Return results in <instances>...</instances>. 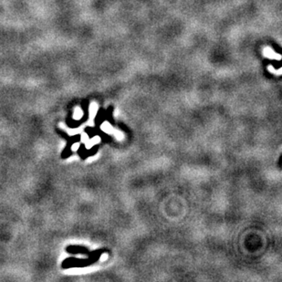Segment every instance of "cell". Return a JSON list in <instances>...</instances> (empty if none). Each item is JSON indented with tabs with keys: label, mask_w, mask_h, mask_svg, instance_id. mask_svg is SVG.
Wrapping results in <instances>:
<instances>
[{
	"label": "cell",
	"mask_w": 282,
	"mask_h": 282,
	"mask_svg": "<svg viewBox=\"0 0 282 282\" xmlns=\"http://www.w3.org/2000/svg\"><path fill=\"white\" fill-rule=\"evenodd\" d=\"M263 54L264 56L268 58V59H278V60H280L281 59V56L280 54H278L276 53L274 50L270 48H265L263 50Z\"/></svg>",
	"instance_id": "obj_1"
},
{
	"label": "cell",
	"mask_w": 282,
	"mask_h": 282,
	"mask_svg": "<svg viewBox=\"0 0 282 282\" xmlns=\"http://www.w3.org/2000/svg\"><path fill=\"white\" fill-rule=\"evenodd\" d=\"M101 129H102L104 132H107V133H112V126H111L109 123H107V122H105L104 124H102Z\"/></svg>",
	"instance_id": "obj_2"
},
{
	"label": "cell",
	"mask_w": 282,
	"mask_h": 282,
	"mask_svg": "<svg viewBox=\"0 0 282 282\" xmlns=\"http://www.w3.org/2000/svg\"><path fill=\"white\" fill-rule=\"evenodd\" d=\"M97 110H98V105L96 103H91V105H90V114H91V116L95 115Z\"/></svg>",
	"instance_id": "obj_3"
},
{
	"label": "cell",
	"mask_w": 282,
	"mask_h": 282,
	"mask_svg": "<svg viewBox=\"0 0 282 282\" xmlns=\"http://www.w3.org/2000/svg\"><path fill=\"white\" fill-rule=\"evenodd\" d=\"M268 70L270 71V72H272V73H275V74H278V75H280L281 74V68H280V69H276V68H274L272 66H268Z\"/></svg>",
	"instance_id": "obj_4"
},
{
	"label": "cell",
	"mask_w": 282,
	"mask_h": 282,
	"mask_svg": "<svg viewBox=\"0 0 282 282\" xmlns=\"http://www.w3.org/2000/svg\"><path fill=\"white\" fill-rule=\"evenodd\" d=\"M82 116V112L80 108H77L75 110V112H74V118L75 119H80L81 117Z\"/></svg>",
	"instance_id": "obj_5"
},
{
	"label": "cell",
	"mask_w": 282,
	"mask_h": 282,
	"mask_svg": "<svg viewBox=\"0 0 282 282\" xmlns=\"http://www.w3.org/2000/svg\"><path fill=\"white\" fill-rule=\"evenodd\" d=\"M79 147H80V144H79V143L73 144V146H72V151H77V150L79 149Z\"/></svg>",
	"instance_id": "obj_6"
},
{
	"label": "cell",
	"mask_w": 282,
	"mask_h": 282,
	"mask_svg": "<svg viewBox=\"0 0 282 282\" xmlns=\"http://www.w3.org/2000/svg\"><path fill=\"white\" fill-rule=\"evenodd\" d=\"M106 258H108V255L107 254H103L102 256H101V258H100V260L101 261H104Z\"/></svg>",
	"instance_id": "obj_7"
},
{
	"label": "cell",
	"mask_w": 282,
	"mask_h": 282,
	"mask_svg": "<svg viewBox=\"0 0 282 282\" xmlns=\"http://www.w3.org/2000/svg\"><path fill=\"white\" fill-rule=\"evenodd\" d=\"M117 138H118V139H121V138H122V133H117Z\"/></svg>",
	"instance_id": "obj_8"
},
{
	"label": "cell",
	"mask_w": 282,
	"mask_h": 282,
	"mask_svg": "<svg viewBox=\"0 0 282 282\" xmlns=\"http://www.w3.org/2000/svg\"><path fill=\"white\" fill-rule=\"evenodd\" d=\"M88 140V137H87V135L85 134V135H83L82 136V141L83 142H86Z\"/></svg>",
	"instance_id": "obj_9"
}]
</instances>
